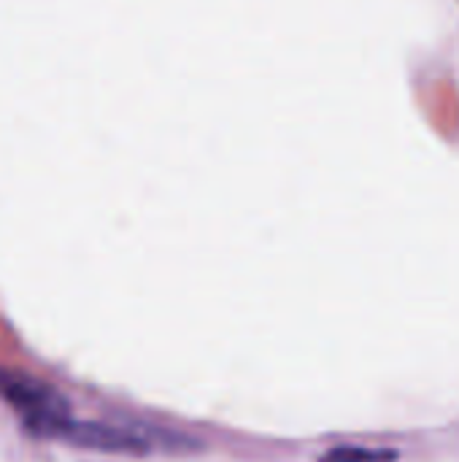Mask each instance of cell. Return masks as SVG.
I'll use <instances>...</instances> for the list:
<instances>
[{"label":"cell","instance_id":"6da1fadb","mask_svg":"<svg viewBox=\"0 0 459 462\" xmlns=\"http://www.w3.org/2000/svg\"><path fill=\"white\" fill-rule=\"evenodd\" d=\"M0 398L38 436H46L51 425H57V422L70 417L68 401L51 384L35 379L32 374L0 368Z\"/></svg>","mask_w":459,"mask_h":462},{"label":"cell","instance_id":"7a4b0ae2","mask_svg":"<svg viewBox=\"0 0 459 462\" xmlns=\"http://www.w3.org/2000/svg\"><path fill=\"white\" fill-rule=\"evenodd\" d=\"M49 439H62L65 444L95 449V452H114V455H146L149 441L135 436L133 430L103 425V422H76V420H62L49 428Z\"/></svg>","mask_w":459,"mask_h":462},{"label":"cell","instance_id":"3957f363","mask_svg":"<svg viewBox=\"0 0 459 462\" xmlns=\"http://www.w3.org/2000/svg\"><path fill=\"white\" fill-rule=\"evenodd\" d=\"M398 455L390 449H363V447H338L330 449L319 462H395Z\"/></svg>","mask_w":459,"mask_h":462}]
</instances>
